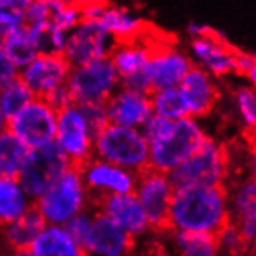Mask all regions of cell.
<instances>
[{"label":"cell","mask_w":256,"mask_h":256,"mask_svg":"<svg viewBox=\"0 0 256 256\" xmlns=\"http://www.w3.org/2000/svg\"><path fill=\"white\" fill-rule=\"evenodd\" d=\"M230 222L225 185L186 184L174 188L168 228L218 234Z\"/></svg>","instance_id":"obj_1"},{"label":"cell","mask_w":256,"mask_h":256,"mask_svg":"<svg viewBox=\"0 0 256 256\" xmlns=\"http://www.w3.org/2000/svg\"><path fill=\"white\" fill-rule=\"evenodd\" d=\"M90 205L92 200L81 170L73 164L34 199V206L44 220L53 225H66L74 214L81 213Z\"/></svg>","instance_id":"obj_2"},{"label":"cell","mask_w":256,"mask_h":256,"mask_svg":"<svg viewBox=\"0 0 256 256\" xmlns=\"http://www.w3.org/2000/svg\"><path fill=\"white\" fill-rule=\"evenodd\" d=\"M168 176L174 186L186 184L227 185L232 180L230 148L208 135L200 148L177 164Z\"/></svg>","instance_id":"obj_3"},{"label":"cell","mask_w":256,"mask_h":256,"mask_svg":"<svg viewBox=\"0 0 256 256\" xmlns=\"http://www.w3.org/2000/svg\"><path fill=\"white\" fill-rule=\"evenodd\" d=\"M94 157L138 174L149 166V143L140 128L108 123L94 138Z\"/></svg>","instance_id":"obj_4"},{"label":"cell","mask_w":256,"mask_h":256,"mask_svg":"<svg viewBox=\"0 0 256 256\" xmlns=\"http://www.w3.org/2000/svg\"><path fill=\"white\" fill-rule=\"evenodd\" d=\"M208 134L198 118L174 120L171 128L158 138L149 142V168L171 172L200 148Z\"/></svg>","instance_id":"obj_5"},{"label":"cell","mask_w":256,"mask_h":256,"mask_svg":"<svg viewBox=\"0 0 256 256\" xmlns=\"http://www.w3.org/2000/svg\"><path fill=\"white\" fill-rule=\"evenodd\" d=\"M120 84V76L109 56L72 67L66 82L73 104H104Z\"/></svg>","instance_id":"obj_6"},{"label":"cell","mask_w":256,"mask_h":256,"mask_svg":"<svg viewBox=\"0 0 256 256\" xmlns=\"http://www.w3.org/2000/svg\"><path fill=\"white\" fill-rule=\"evenodd\" d=\"M58 110L50 102L33 96L22 109L6 118L5 128L30 149L54 142Z\"/></svg>","instance_id":"obj_7"},{"label":"cell","mask_w":256,"mask_h":256,"mask_svg":"<svg viewBox=\"0 0 256 256\" xmlns=\"http://www.w3.org/2000/svg\"><path fill=\"white\" fill-rule=\"evenodd\" d=\"M68 166L70 162L61 148L56 142H50L44 146L30 149L18 178L30 198L34 200Z\"/></svg>","instance_id":"obj_8"},{"label":"cell","mask_w":256,"mask_h":256,"mask_svg":"<svg viewBox=\"0 0 256 256\" xmlns=\"http://www.w3.org/2000/svg\"><path fill=\"white\" fill-rule=\"evenodd\" d=\"M192 66L194 62L188 52L178 48L176 39L168 34L150 50L149 61L144 68L149 92L177 87Z\"/></svg>","instance_id":"obj_9"},{"label":"cell","mask_w":256,"mask_h":256,"mask_svg":"<svg viewBox=\"0 0 256 256\" xmlns=\"http://www.w3.org/2000/svg\"><path fill=\"white\" fill-rule=\"evenodd\" d=\"M54 142L76 168L94 157V134L78 104L72 102L58 110Z\"/></svg>","instance_id":"obj_10"},{"label":"cell","mask_w":256,"mask_h":256,"mask_svg":"<svg viewBox=\"0 0 256 256\" xmlns=\"http://www.w3.org/2000/svg\"><path fill=\"white\" fill-rule=\"evenodd\" d=\"M174 188L172 180L166 172L148 166L137 174L134 192L148 216L150 230L163 232L168 228V216Z\"/></svg>","instance_id":"obj_11"},{"label":"cell","mask_w":256,"mask_h":256,"mask_svg":"<svg viewBox=\"0 0 256 256\" xmlns=\"http://www.w3.org/2000/svg\"><path fill=\"white\" fill-rule=\"evenodd\" d=\"M112 45V36L98 19L82 18L80 24L67 34L62 53L72 67H74L109 56Z\"/></svg>","instance_id":"obj_12"},{"label":"cell","mask_w":256,"mask_h":256,"mask_svg":"<svg viewBox=\"0 0 256 256\" xmlns=\"http://www.w3.org/2000/svg\"><path fill=\"white\" fill-rule=\"evenodd\" d=\"M236 53L238 48L218 30L208 34L190 39L188 54L196 66L206 70L216 80L236 74Z\"/></svg>","instance_id":"obj_13"},{"label":"cell","mask_w":256,"mask_h":256,"mask_svg":"<svg viewBox=\"0 0 256 256\" xmlns=\"http://www.w3.org/2000/svg\"><path fill=\"white\" fill-rule=\"evenodd\" d=\"M70 70L72 64L64 53L40 52L19 70V76L34 96L47 100L67 82Z\"/></svg>","instance_id":"obj_14"},{"label":"cell","mask_w":256,"mask_h":256,"mask_svg":"<svg viewBox=\"0 0 256 256\" xmlns=\"http://www.w3.org/2000/svg\"><path fill=\"white\" fill-rule=\"evenodd\" d=\"M80 170L92 202L109 194L130 192L137 182V172L96 157L87 160Z\"/></svg>","instance_id":"obj_15"},{"label":"cell","mask_w":256,"mask_h":256,"mask_svg":"<svg viewBox=\"0 0 256 256\" xmlns=\"http://www.w3.org/2000/svg\"><path fill=\"white\" fill-rule=\"evenodd\" d=\"M92 208L108 216L134 239L146 234L150 230L148 216L134 191L104 196L92 202Z\"/></svg>","instance_id":"obj_16"},{"label":"cell","mask_w":256,"mask_h":256,"mask_svg":"<svg viewBox=\"0 0 256 256\" xmlns=\"http://www.w3.org/2000/svg\"><path fill=\"white\" fill-rule=\"evenodd\" d=\"M134 240L115 222L95 210L92 228L82 240V247L87 256H130Z\"/></svg>","instance_id":"obj_17"},{"label":"cell","mask_w":256,"mask_h":256,"mask_svg":"<svg viewBox=\"0 0 256 256\" xmlns=\"http://www.w3.org/2000/svg\"><path fill=\"white\" fill-rule=\"evenodd\" d=\"M177 87L185 100L188 115L198 120L212 114L220 98L218 80L196 64Z\"/></svg>","instance_id":"obj_18"},{"label":"cell","mask_w":256,"mask_h":256,"mask_svg":"<svg viewBox=\"0 0 256 256\" xmlns=\"http://www.w3.org/2000/svg\"><path fill=\"white\" fill-rule=\"evenodd\" d=\"M104 110L108 115V122L112 124L142 128L146 120L152 115V104H150L149 94L120 84V87L104 102Z\"/></svg>","instance_id":"obj_19"},{"label":"cell","mask_w":256,"mask_h":256,"mask_svg":"<svg viewBox=\"0 0 256 256\" xmlns=\"http://www.w3.org/2000/svg\"><path fill=\"white\" fill-rule=\"evenodd\" d=\"M36 256H87L80 240L74 239L64 225L47 224L33 240Z\"/></svg>","instance_id":"obj_20"},{"label":"cell","mask_w":256,"mask_h":256,"mask_svg":"<svg viewBox=\"0 0 256 256\" xmlns=\"http://www.w3.org/2000/svg\"><path fill=\"white\" fill-rule=\"evenodd\" d=\"M34 205L18 177L0 176V227L16 220Z\"/></svg>","instance_id":"obj_21"},{"label":"cell","mask_w":256,"mask_h":256,"mask_svg":"<svg viewBox=\"0 0 256 256\" xmlns=\"http://www.w3.org/2000/svg\"><path fill=\"white\" fill-rule=\"evenodd\" d=\"M170 248L174 256H218L219 246L216 234L205 232L170 230Z\"/></svg>","instance_id":"obj_22"},{"label":"cell","mask_w":256,"mask_h":256,"mask_svg":"<svg viewBox=\"0 0 256 256\" xmlns=\"http://www.w3.org/2000/svg\"><path fill=\"white\" fill-rule=\"evenodd\" d=\"M96 19L108 30V33L112 36L114 42L134 39L135 36H138L149 24L148 20L135 16L128 8L114 6L112 4L104 10Z\"/></svg>","instance_id":"obj_23"},{"label":"cell","mask_w":256,"mask_h":256,"mask_svg":"<svg viewBox=\"0 0 256 256\" xmlns=\"http://www.w3.org/2000/svg\"><path fill=\"white\" fill-rule=\"evenodd\" d=\"M230 222L256 219V180L250 176L227 184Z\"/></svg>","instance_id":"obj_24"},{"label":"cell","mask_w":256,"mask_h":256,"mask_svg":"<svg viewBox=\"0 0 256 256\" xmlns=\"http://www.w3.org/2000/svg\"><path fill=\"white\" fill-rule=\"evenodd\" d=\"M45 225H47V222L44 220L42 214L33 205L20 218H18L16 220H12V222L5 225L4 236L6 239L8 246L12 247L14 250L32 247L33 240L38 238V234L42 232V228L45 227Z\"/></svg>","instance_id":"obj_25"},{"label":"cell","mask_w":256,"mask_h":256,"mask_svg":"<svg viewBox=\"0 0 256 256\" xmlns=\"http://www.w3.org/2000/svg\"><path fill=\"white\" fill-rule=\"evenodd\" d=\"M2 44L8 58L19 70L25 67L39 53L36 34L24 24L16 30H12L10 34H6L2 39Z\"/></svg>","instance_id":"obj_26"},{"label":"cell","mask_w":256,"mask_h":256,"mask_svg":"<svg viewBox=\"0 0 256 256\" xmlns=\"http://www.w3.org/2000/svg\"><path fill=\"white\" fill-rule=\"evenodd\" d=\"M28 152L30 148L5 128L0 134V174L18 177Z\"/></svg>","instance_id":"obj_27"},{"label":"cell","mask_w":256,"mask_h":256,"mask_svg":"<svg viewBox=\"0 0 256 256\" xmlns=\"http://www.w3.org/2000/svg\"><path fill=\"white\" fill-rule=\"evenodd\" d=\"M149 96H150V104H152V114H157L168 120H178L184 116H190L185 100L178 87L158 88L150 92Z\"/></svg>","instance_id":"obj_28"},{"label":"cell","mask_w":256,"mask_h":256,"mask_svg":"<svg viewBox=\"0 0 256 256\" xmlns=\"http://www.w3.org/2000/svg\"><path fill=\"white\" fill-rule=\"evenodd\" d=\"M233 102L246 138L252 137L256 134V88L250 84L239 86L233 92Z\"/></svg>","instance_id":"obj_29"},{"label":"cell","mask_w":256,"mask_h":256,"mask_svg":"<svg viewBox=\"0 0 256 256\" xmlns=\"http://www.w3.org/2000/svg\"><path fill=\"white\" fill-rule=\"evenodd\" d=\"M34 95L32 94V90L18 74L16 78H12L0 88V109H2L4 116L10 118L11 115H14Z\"/></svg>","instance_id":"obj_30"},{"label":"cell","mask_w":256,"mask_h":256,"mask_svg":"<svg viewBox=\"0 0 256 256\" xmlns=\"http://www.w3.org/2000/svg\"><path fill=\"white\" fill-rule=\"evenodd\" d=\"M216 238H218L219 250H224L232 254H240L248 247L233 222H228L225 225V227L216 234Z\"/></svg>","instance_id":"obj_31"},{"label":"cell","mask_w":256,"mask_h":256,"mask_svg":"<svg viewBox=\"0 0 256 256\" xmlns=\"http://www.w3.org/2000/svg\"><path fill=\"white\" fill-rule=\"evenodd\" d=\"M94 214H95V208H86L82 210L81 213L74 214L64 227L68 230V233L76 239L80 240V242L82 244V240L86 239V236L88 234L90 228H92V224H94Z\"/></svg>","instance_id":"obj_32"},{"label":"cell","mask_w":256,"mask_h":256,"mask_svg":"<svg viewBox=\"0 0 256 256\" xmlns=\"http://www.w3.org/2000/svg\"><path fill=\"white\" fill-rule=\"evenodd\" d=\"M67 6L78 10L82 18H98L110 5V0H58Z\"/></svg>","instance_id":"obj_33"},{"label":"cell","mask_w":256,"mask_h":256,"mask_svg":"<svg viewBox=\"0 0 256 256\" xmlns=\"http://www.w3.org/2000/svg\"><path fill=\"white\" fill-rule=\"evenodd\" d=\"M24 24V12L0 5V39Z\"/></svg>","instance_id":"obj_34"},{"label":"cell","mask_w":256,"mask_h":256,"mask_svg":"<svg viewBox=\"0 0 256 256\" xmlns=\"http://www.w3.org/2000/svg\"><path fill=\"white\" fill-rule=\"evenodd\" d=\"M19 74V68L12 64V61L8 58L2 39H0V88H2L6 82H10L12 78H16Z\"/></svg>","instance_id":"obj_35"},{"label":"cell","mask_w":256,"mask_h":256,"mask_svg":"<svg viewBox=\"0 0 256 256\" xmlns=\"http://www.w3.org/2000/svg\"><path fill=\"white\" fill-rule=\"evenodd\" d=\"M247 168L248 176L256 180V134L247 137Z\"/></svg>","instance_id":"obj_36"},{"label":"cell","mask_w":256,"mask_h":256,"mask_svg":"<svg viewBox=\"0 0 256 256\" xmlns=\"http://www.w3.org/2000/svg\"><path fill=\"white\" fill-rule=\"evenodd\" d=\"M12 256H36V254L32 250V247H25V248H16Z\"/></svg>","instance_id":"obj_37"},{"label":"cell","mask_w":256,"mask_h":256,"mask_svg":"<svg viewBox=\"0 0 256 256\" xmlns=\"http://www.w3.org/2000/svg\"><path fill=\"white\" fill-rule=\"evenodd\" d=\"M5 124H6V118L2 114V109H0V134L5 130Z\"/></svg>","instance_id":"obj_38"},{"label":"cell","mask_w":256,"mask_h":256,"mask_svg":"<svg viewBox=\"0 0 256 256\" xmlns=\"http://www.w3.org/2000/svg\"><path fill=\"white\" fill-rule=\"evenodd\" d=\"M248 256H256V244L252 246V250H250V254Z\"/></svg>","instance_id":"obj_39"},{"label":"cell","mask_w":256,"mask_h":256,"mask_svg":"<svg viewBox=\"0 0 256 256\" xmlns=\"http://www.w3.org/2000/svg\"><path fill=\"white\" fill-rule=\"evenodd\" d=\"M0 176H2V174H0Z\"/></svg>","instance_id":"obj_40"},{"label":"cell","mask_w":256,"mask_h":256,"mask_svg":"<svg viewBox=\"0 0 256 256\" xmlns=\"http://www.w3.org/2000/svg\"><path fill=\"white\" fill-rule=\"evenodd\" d=\"M254 244H256V242H254Z\"/></svg>","instance_id":"obj_41"}]
</instances>
